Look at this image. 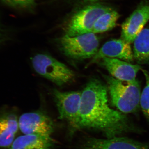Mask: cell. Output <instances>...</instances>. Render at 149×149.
<instances>
[{"mask_svg": "<svg viewBox=\"0 0 149 149\" xmlns=\"http://www.w3.org/2000/svg\"><path fill=\"white\" fill-rule=\"evenodd\" d=\"M104 77L113 105L123 113L136 112L140 105L141 94L139 81L124 82L111 76Z\"/></svg>", "mask_w": 149, "mask_h": 149, "instance_id": "obj_2", "label": "cell"}, {"mask_svg": "<svg viewBox=\"0 0 149 149\" xmlns=\"http://www.w3.org/2000/svg\"><path fill=\"white\" fill-rule=\"evenodd\" d=\"M3 2L12 7L19 8H27L32 7L35 4L36 0H1Z\"/></svg>", "mask_w": 149, "mask_h": 149, "instance_id": "obj_17", "label": "cell"}, {"mask_svg": "<svg viewBox=\"0 0 149 149\" xmlns=\"http://www.w3.org/2000/svg\"><path fill=\"white\" fill-rule=\"evenodd\" d=\"M18 118L13 111L7 109L0 112V149L10 148L19 127Z\"/></svg>", "mask_w": 149, "mask_h": 149, "instance_id": "obj_12", "label": "cell"}, {"mask_svg": "<svg viewBox=\"0 0 149 149\" xmlns=\"http://www.w3.org/2000/svg\"><path fill=\"white\" fill-rule=\"evenodd\" d=\"M7 40V33L2 25L0 23V46Z\"/></svg>", "mask_w": 149, "mask_h": 149, "instance_id": "obj_18", "label": "cell"}, {"mask_svg": "<svg viewBox=\"0 0 149 149\" xmlns=\"http://www.w3.org/2000/svg\"><path fill=\"white\" fill-rule=\"evenodd\" d=\"M104 58H117L128 62L135 59L130 44L121 39H113L105 43L92 58L89 65Z\"/></svg>", "mask_w": 149, "mask_h": 149, "instance_id": "obj_9", "label": "cell"}, {"mask_svg": "<svg viewBox=\"0 0 149 149\" xmlns=\"http://www.w3.org/2000/svg\"><path fill=\"white\" fill-rule=\"evenodd\" d=\"M108 89L100 80H90L81 93L77 129L101 130L108 139L133 130L123 113L111 109L108 104Z\"/></svg>", "mask_w": 149, "mask_h": 149, "instance_id": "obj_1", "label": "cell"}, {"mask_svg": "<svg viewBox=\"0 0 149 149\" xmlns=\"http://www.w3.org/2000/svg\"><path fill=\"white\" fill-rule=\"evenodd\" d=\"M82 92H63L53 91L54 99L59 113V118L67 120L77 129Z\"/></svg>", "mask_w": 149, "mask_h": 149, "instance_id": "obj_6", "label": "cell"}, {"mask_svg": "<svg viewBox=\"0 0 149 149\" xmlns=\"http://www.w3.org/2000/svg\"><path fill=\"white\" fill-rule=\"evenodd\" d=\"M61 50L68 57L75 60L93 58L98 51L99 39L93 32L74 37L65 35L57 40Z\"/></svg>", "mask_w": 149, "mask_h": 149, "instance_id": "obj_3", "label": "cell"}, {"mask_svg": "<svg viewBox=\"0 0 149 149\" xmlns=\"http://www.w3.org/2000/svg\"><path fill=\"white\" fill-rule=\"evenodd\" d=\"M54 143L51 136L24 135L15 139L8 149H53Z\"/></svg>", "mask_w": 149, "mask_h": 149, "instance_id": "obj_13", "label": "cell"}, {"mask_svg": "<svg viewBox=\"0 0 149 149\" xmlns=\"http://www.w3.org/2000/svg\"><path fill=\"white\" fill-rule=\"evenodd\" d=\"M146 79V84L141 93L140 105L143 113L149 121V72L141 69Z\"/></svg>", "mask_w": 149, "mask_h": 149, "instance_id": "obj_16", "label": "cell"}, {"mask_svg": "<svg viewBox=\"0 0 149 149\" xmlns=\"http://www.w3.org/2000/svg\"><path fill=\"white\" fill-rule=\"evenodd\" d=\"M119 17L118 13L112 8L102 15L97 19L93 26L92 32L96 34L111 30L115 27Z\"/></svg>", "mask_w": 149, "mask_h": 149, "instance_id": "obj_15", "label": "cell"}, {"mask_svg": "<svg viewBox=\"0 0 149 149\" xmlns=\"http://www.w3.org/2000/svg\"><path fill=\"white\" fill-rule=\"evenodd\" d=\"M149 21V1L141 3L121 25V39L133 43Z\"/></svg>", "mask_w": 149, "mask_h": 149, "instance_id": "obj_8", "label": "cell"}, {"mask_svg": "<svg viewBox=\"0 0 149 149\" xmlns=\"http://www.w3.org/2000/svg\"><path fill=\"white\" fill-rule=\"evenodd\" d=\"M32 62L36 72L59 86L69 83L75 76L66 65L48 55L38 54L32 58Z\"/></svg>", "mask_w": 149, "mask_h": 149, "instance_id": "obj_5", "label": "cell"}, {"mask_svg": "<svg viewBox=\"0 0 149 149\" xmlns=\"http://www.w3.org/2000/svg\"><path fill=\"white\" fill-rule=\"evenodd\" d=\"M112 8L99 3L81 7L70 17L65 28V35L74 37L92 32L97 19Z\"/></svg>", "mask_w": 149, "mask_h": 149, "instance_id": "obj_4", "label": "cell"}, {"mask_svg": "<svg viewBox=\"0 0 149 149\" xmlns=\"http://www.w3.org/2000/svg\"><path fill=\"white\" fill-rule=\"evenodd\" d=\"M82 149H149L145 144L122 137L107 139L90 138L82 146Z\"/></svg>", "mask_w": 149, "mask_h": 149, "instance_id": "obj_11", "label": "cell"}, {"mask_svg": "<svg viewBox=\"0 0 149 149\" xmlns=\"http://www.w3.org/2000/svg\"><path fill=\"white\" fill-rule=\"evenodd\" d=\"M133 43L135 59L139 64H149V27L143 29Z\"/></svg>", "mask_w": 149, "mask_h": 149, "instance_id": "obj_14", "label": "cell"}, {"mask_svg": "<svg viewBox=\"0 0 149 149\" xmlns=\"http://www.w3.org/2000/svg\"><path fill=\"white\" fill-rule=\"evenodd\" d=\"M100 61V64L109 72L111 76L124 82L135 81L137 73L142 69L139 65L131 64L117 58H104Z\"/></svg>", "mask_w": 149, "mask_h": 149, "instance_id": "obj_10", "label": "cell"}, {"mask_svg": "<svg viewBox=\"0 0 149 149\" xmlns=\"http://www.w3.org/2000/svg\"><path fill=\"white\" fill-rule=\"evenodd\" d=\"M19 127L24 135H40L51 136L54 129L52 119L41 111L26 113L18 120Z\"/></svg>", "mask_w": 149, "mask_h": 149, "instance_id": "obj_7", "label": "cell"}]
</instances>
